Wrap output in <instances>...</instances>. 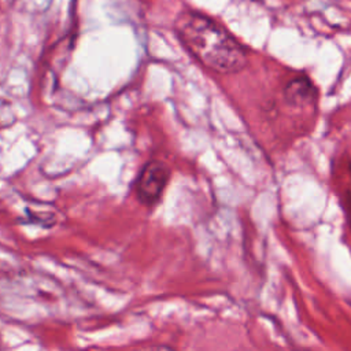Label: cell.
I'll return each mask as SVG.
<instances>
[{
	"mask_svg": "<svg viewBox=\"0 0 351 351\" xmlns=\"http://www.w3.org/2000/svg\"><path fill=\"white\" fill-rule=\"evenodd\" d=\"M176 32L189 52L217 73H236L247 63L245 48L206 15L193 11L180 14Z\"/></svg>",
	"mask_w": 351,
	"mask_h": 351,
	"instance_id": "obj_1",
	"label": "cell"
},
{
	"mask_svg": "<svg viewBox=\"0 0 351 351\" xmlns=\"http://www.w3.org/2000/svg\"><path fill=\"white\" fill-rule=\"evenodd\" d=\"M170 178V169L166 163L152 160L147 163L136 182V196L144 206H154L160 199Z\"/></svg>",
	"mask_w": 351,
	"mask_h": 351,
	"instance_id": "obj_2",
	"label": "cell"
},
{
	"mask_svg": "<svg viewBox=\"0 0 351 351\" xmlns=\"http://www.w3.org/2000/svg\"><path fill=\"white\" fill-rule=\"evenodd\" d=\"M314 96V86L306 77H296L291 80L284 88V99L288 104L300 107L308 104Z\"/></svg>",
	"mask_w": 351,
	"mask_h": 351,
	"instance_id": "obj_3",
	"label": "cell"
},
{
	"mask_svg": "<svg viewBox=\"0 0 351 351\" xmlns=\"http://www.w3.org/2000/svg\"><path fill=\"white\" fill-rule=\"evenodd\" d=\"M151 351H173L171 348H167V347H155V348H152Z\"/></svg>",
	"mask_w": 351,
	"mask_h": 351,
	"instance_id": "obj_4",
	"label": "cell"
}]
</instances>
